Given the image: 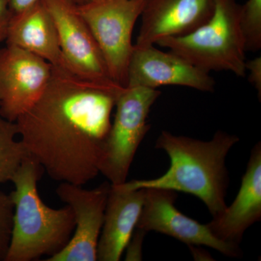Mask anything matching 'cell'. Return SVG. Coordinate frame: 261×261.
<instances>
[{
  "label": "cell",
  "instance_id": "6da1fadb",
  "mask_svg": "<svg viewBox=\"0 0 261 261\" xmlns=\"http://www.w3.org/2000/svg\"><path fill=\"white\" fill-rule=\"evenodd\" d=\"M126 87L53 65L42 96L16 121L29 155L53 180L83 186L99 173L111 114Z\"/></svg>",
  "mask_w": 261,
  "mask_h": 261
},
{
  "label": "cell",
  "instance_id": "7a4b0ae2",
  "mask_svg": "<svg viewBox=\"0 0 261 261\" xmlns=\"http://www.w3.org/2000/svg\"><path fill=\"white\" fill-rule=\"evenodd\" d=\"M240 140L237 136L218 130L212 140L202 141L163 130L155 147L169 156L167 172L152 179L125 182L130 190L160 188L182 192L198 197L213 217L226 207L228 179L226 156Z\"/></svg>",
  "mask_w": 261,
  "mask_h": 261
},
{
  "label": "cell",
  "instance_id": "3957f363",
  "mask_svg": "<svg viewBox=\"0 0 261 261\" xmlns=\"http://www.w3.org/2000/svg\"><path fill=\"white\" fill-rule=\"evenodd\" d=\"M44 169L28 156L11 181L10 194L14 205L13 226L5 261H32L50 257L69 243L75 229L73 211L68 205L54 209L45 205L38 192Z\"/></svg>",
  "mask_w": 261,
  "mask_h": 261
},
{
  "label": "cell",
  "instance_id": "277c9868",
  "mask_svg": "<svg viewBox=\"0 0 261 261\" xmlns=\"http://www.w3.org/2000/svg\"><path fill=\"white\" fill-rule=\"evenodd\" d=\"M240 8L237 0H216L214 15L207 23L187 35L163 38L156 44L207 73L226 70L244 78L247 51Z\"/></svg>",
  "mask_w": 261,
  "mask_h": 261
},
{
  "label": "cell",
  "instance_id": "5b68a950",
  "mask_svg": "<svg viewBox=\"0 0 261 261\" xmlns=\"http://www.w3.org/2000/svg\"><path fill=\"white\" fill-rule=\"evenodd\" d=\"M161 92L145 87H126L116 102V114L108 134L99 173L113 185L126 181L130 165L149 130V111Z\"/></svg>",
  "mask_w": 261,
  "mask_h": 261
},
{
  "label": "cell",
  "instance_id": "8992f818",
  "mask_svg": "<svg viewBox=\"0 0 261 261\" xmlns=\"http://www.w3.org/2000/svg\"><path fill=\"white\" fill-rule=\"evenodd\" d=\"M146 3L147 0H90L77 5L102 51L110 78L124 87L135 46L132 33Z\"/></svg>",
  "mask_w": 261,
  "mask_h": 261
},
{
  "label": "cell",
  "instance_id": "52a82bcc",
  "mask_svg": "<svg viewBox=\"0 0 261 261\" xmlns=\"http://www.w3.org/2000/svg\"><path fill=\"white\" fill-rule=\"evenodd\" d=\"M42 1L56 25L62 54L61 66L84 80L113 81L102 51L76 3L72 0Z\"/></svg>",
  "mask_w": 261,
  "mask_h": 261
},
{
  "label": "cell",
  "instance_id": "ba28073f",
  "mask_svg": "<svg viewBox=\"0 0 261 261\" xmlns=\"http://www.w3.org/2000/svg\"><path fill=\"white\" fill-rule=\"evenodd\" d=\"M53 65L14 46L0 49V116L11 122L27 112L50 80Z\"/></svg>",
  "mask_w": 261,
  "mask_h": 261
},
{
  "label": "cell",
  "instance_id": "9c48e42d",
  "mask_svg": "<svg viewBox=\"0 0 261 261\" xmlns=\"http://www.w3.org/2000/svg\"><path fill=\"white\" fill-rule=\"evenodd\" d=\"M176 192L146 188L145 201L136 229L153 231L172 237L190 247L206 246L228 257L240 256L239 245L222 241L214 236L207 224L185 216L175 207Z\"/></svg>",
  "mask_w": 261,
  "mask_h": 261
},
{
  "label": "cell",
  "instance_id": "30bf717a",
  "mask_svg": "<svg viewBox=\"0 0 261 261\" xmlns=\"http://www.w3.org/2000/svg\"><path fill=\"white\" fill-rule=\"evenodd\" d=\"M111 183L104 182L92 190L61 182L56 193L69 206L75 219L73 236L61 252L46 261H96L97 245L104 222Z\"/></svg>",
  "mask_w": 261,
  "mask_h": 261
},
{
  "label": "cell",
  "instance_id": "8fae6325",
  "mask_svg": "<svg viewBox=\"0 0 261 261\" xmlns=\"http://www.w3.org/2000/svg\"><path fill=\"white\" fill-rule=\"evenodd\" d=\"M169 85L212 92L216 82L209 73L172 51L166 53L156 49L154 45L134 46L128 64L126 87L157 89Z\"/></svg>",
  "mask_w": 261,
  "mask_h": 261
},
{
  "label": "cell",
  "instance_id": "7c38bea8",
  "mask_svg": "<svg viewBox=\"0 0 261 261\" xmlns=\"http://www.w3.org/2000/svg\"><path fill=\"white\" fill-rule=\"evenodd\" d=\"M216 0H147L135 44L147 47L160 39L190 34L214 15Z\"/></svg>",
  "mask_w": 261,
  "mask_h": 261
},
{
  "label": "cell",
  "instance_id": "4fadbf2b",
  "mask_svg": "<svg viewBox=\"0 0 261 261\" xmlns=\"http://www.w3.org/2000/svg\"><path fill=\"white\" fill-rule=\"evenodd\" d=\"M145 197V189L111 185L98 241L97 260H121L140 219Z\"/></svg>",
  "mask_w": 261,
  "mask_h": 261
},
{
  "label": "cell",
  "instance_id": "5bb4252c",
  "mask_svg": "<svg viewBox=\"0 0 261 261\" xmlns=\"http://www.w3.org/2000/svg\"><path fill=\"white\" fill-rule=\"evenodd\" d=\"M261 219V145L252 149L241 187L232 204L207 226L216 238L239 245L245 231Z\"/></svg>",
  "mask_w": 261,
  "mask_h": 261
},
{
  "label": "cell",
  "instance_id": "9a60e30c",
  "mask_svg": "<svg viewBox=\"0 0 261 261\" xmlns=\"http://www.w3.org/2000/svg\"><path fill=\"white\" fill-rule=\"evenodd\" d=\"M6 45L32 53L54 66H61L62 54L56 25L42 0L13 14Z\"/></svg>",
  "mask_w": 261,
  "mask_h": 261
},
{
  "label": "cell",
  "instance_id": "2e32d148",
  "mask_svg": "<svg viewBox=\"0 0 261 261\" xmlns=\"http://www.w3.org/2000/svg\"><path fill=\"white\" fill-rule=\"evenodd\" d=\"M17 135L16 123L0 116V184L11 181L29 156L21 141L16 140Z\"/></svg>",
  "mask_w": 261,
  "mask_h": 261
},
{
  "label": "cell",
  "instance_id": "e0dca14e",
  "mask_svg": "<svg viewBox=\"0 0 261 261\" xmlns=\"http://www.w3.org/2000/svg\"><path fill=\"white\" fill-rule=\"evenodd\" d=\"M240 25L246 51L261 48V0H247L240 8Z\"/></svg>",
  "mask_w": 261,
  "mask_h": 261
},
{
  "label": "cell",
  "instance_id": "ac0fdd59",
  "mask_svg": "<svg viewBox=\"0 0 261 261\" xmlns=\"http://www.w3.org/2000/svg\"><path fill=\"white\" fill-rule=\"evenodd\" d=\"M14 205L10 195L0 192V261H5L13 226Z\"/></svg>",
  "mask_w": 261,
  "mask_h": 261
},
{
  "label": "cell",
  "instance_id": "d6986e66",
  "mask_svg": "<svg viewBox=\"0 0 261 261\" xmlns=\"http://www.w3.org/2000/svg\"><path fill=\"white\" fill-rule=\"evenodd\" d=\"M245 69L249 72L248 81L256 89L259 98L261 96V58L257 57L254 59L246 61Z\"/></svg>",
  "mask_w": 261,
  "mask_h": 261
},
{
  "label": "cell",
  "instance_id": "ffe728a7",
  "mask_svg": "<svg viewBox=\"0 0 261 261\" xmlns=\"http://www.w3.org/2000/svg\"><path fill=\"white\" fill-rule=\"evenodd\" d=\"M10 0H0V43L6 40L13 15L10 8Z\"/></svg>",
  "mask_w": 261,
  "mask_h": 261
},
{
  "label": "cell",
  "instance_id": "44dd1931",
  "mask_svg": "<svg viewBox=\"0 0 261 261\" xmlns=\"http://www.w3.org/2000/svg\"><path fill=\"white\" fill-rule=\"evenodd\" d=\"M145 232L137 229L135 235H132L129 243L127 245L126 260H139L142 257V245Z\"/></svg>",
  "mask_w": 261,
  "mask_h": 261
},
{
  "label": "cell",
  "instance_id": "7402d4cb",
  "mask_svg": "<svg viewBox=\"0 0 261 261\" xmlns=\"http://www.w3.org/2000/svg\"><path fill=\"white\" fill-rule=\"evenodd\" d=\"M39 0H10V8L13 14H17L23 11ZM77 5L85 3V0H72Z\"/></svg>",
  "mask_w": 261,
  "mask_h": 261
},
{
  "label": "cell",
  "instance_id": "603a6c76",
  "mask_svg": "<svg viewBox=\"0 0 261 261\" xmlns=\"http://www.w3.org/2000/svg\"><path fill=\"white\" fill-rule=\"evenodd\" d=\"M88 1H90V0H85V3H86V2H88Z\"/></svg>",
  "mask_w": 261,
  "mask_h": 261
}]
</instances>
